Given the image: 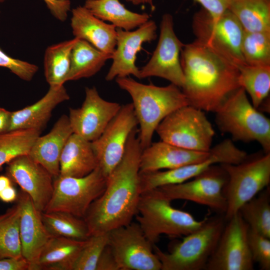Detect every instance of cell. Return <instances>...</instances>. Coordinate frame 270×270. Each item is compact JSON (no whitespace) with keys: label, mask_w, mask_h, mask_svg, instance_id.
I'll return each instance as SVG.
<instances>
[{"label":"cell","mask_w":270,"mask_h":270,"mask_svg":"<svg viewBox=\"0 0 270 270\" xmlns=\"http://www.w3.org/2000/svg\"><path fill=\"white\" fill-rule=\"evenodd\" d=\"M138 131L136 128L130 134L123 158L107 178L105 190L92 203L84 218L90 236L127 225L138 212L142 150Z\"/></svg>","instance_id":"obj_1"},{"label":"cell","mask_w":270,"mask_h":270,"mask_svg":"<svg viewBox=\"0 0 270 270\" xmlns=\"http://www.w3.org/2000/svg\"><path fill=\"white\" fill-rule=\"evenodd\" d=\"M184 84L181 88L189 105L215 112L240 88L238 66L195 40L180 53Z\"/></svg>","instance_id":"obj_2"},{"label":"cell","mask_w":270,"mask_h":270,"mask_svg":"<svg viewBox=\"0 0 270 270\" xmlns=\"http://www.w3.org/2000/svg\"><path fill=\"white\" fill-rule=\"evenodd\" d=\"M116 82L132 98L140 126L138 137L142 150L151 144L158 126L166 116L189 105L182 89L172 84L164 86L152 83L146 84L128 76L117 78Z\"/></svg>","instance_id":"obj_3"},{"label":"cell","mask_w":270,"mask_h":270,"mask_svg":"<svg viewBox=\"0 0 270 270\" xmlns=\"http://www.w3.org/2000/svg\"><path fill=\"white\" fill-rule=\"evenodd\" d=\"M221 132L231 135L232 140L256 141L265 153L270 152V120L255 108L240 87L214 112Z\"/></svg>","instance_id":"obj_4"},{"label":"cell","mask_w":270,"mask_h":270,"mask_svg":"<svg viewBox=\"0 0 270 270\" xmlns=\"http://www.w3.org/2000/svg\"><path fill=\"white\" fill-rule=\"evenodd\" d=\"M136 216L144 236L152 244L162 234L184 236L200 228L206 220H197L190 213L174 208L171 201L156 189L141 194Z\"/></svg>","instance_id":"obj_5"},{"label":"cell","mask_w":270,"mask_h":270,"mask_svg":"<svg viewBox=\"0 0 270 270\" xmlns=\"http://www.w3.org/2000/svg\"><path fill=\"white\" fill-rule=\"evenodd\" d=\"M226 222L224 215L206 218L202 226L184 236L170 252L153 245L162 264L161 270H202L214 252Z\"/></svg>","instance_id":"obj_6"},{"label":"cell","mask_w":270,"mask_h":270,"mask_svg":"<svg viewBox=\"0 0 270 270\" xmlns=\"http://www.w3.org/2000/svg\"><path fill=\"white\" fill-rule=\"evenodd\" d=\"M228 174L224 188L227 208L226 221L237 214L241 206L268 186L270 152L248 156L238 164H220Z\"/></svg>","instance_id":"obj_7"},{"label":"cell","mask_w":270,"mask_h":270,"mask_svg":"<svg viewBox=\"0 0 270 270\" xmlns=\"http://www.w3.org/2000/svg\"><path fill=\"white\" fill-rule=\"evenodd\" d=\"M192 26L195 40L238 68L246 64L241 50L244 30L230 10L214 18L202 8L194 15Z\"/></svg>","instance_id":"obj_8"},{"label":"cell","mask_w":270,"mask_h":270,"mask_svg":"<svg viewBox=\"0 0 270 270\" xmlns=\"http://www.w3.org/2000/svg\"><path fill=\"white\" fill-rule=\"evenodd\" d=\"M156 132L162 141L192 150L209 152L214 130L204 112L190 105L166 116Z\"/></svg>","instance_id":"obj_9"},{"label":"cell","mask_w":270,"mask_h":270,"mask_svg":"<svg viewBox=\"0 0 270 270\" xmlns=\"http://www.w3.org/2000/svg\"><path fill=\"white\" fill-rule=\"evenodd\" d=\"M106 183L107 177L98 166L82 177L58 176L54 178L52 194L44 212H62L84 218Z\"/></svg>","instance_id":"obj_10"},{"label":"cell","mask_w":270,"mask_h":270,"mask_svg":"<svg viewBox=\"0 0 270 270\" xmlns=\"http://www.w3.org/2000/svg\"><path fill=\"white\" fill-rule=\"evenodd\" d=\"M228 178L222 166L215 164L190 180L156 190L171 202L176 200L193 202L224 215L227 204L224 188Z\"/></svg>","instance_id":"obj_11"},{"label":"cell","mask_w":270,"mask_h":270,"mask_svg":"<svg viewBox=\"0 0 270 270\" xmlns=\"http://www.w3.org/2000/svg\"><path fill=\"white\" fill-rule=\"evenodd\" d=\"M248 156L246 152L238 148L232 140L226 139L210 150L209 156L204 160L164 171L140 172V186L141 193L160 187L180 184L190 180L215 164H238Z\"/></svg>","instance_id":"obj_12"},{"label":"cell","mask_w":270,"mask_h":270,"mask_svg":"<svg viewBox=\"0 0 270 270\" xmlns=\"http://www.w3.org/2000/svg\"><path fill=\"white\" fill-rule=\"evenodd\" d=\"M110 246L120 270H161L162 264L138 224L130 222L108 232Z\"/></svg>","instance_id":"obj_13"},{"label":"cell","mask_w":270,"mask_h":270,"mask_svg":"<svg viewBox=\"0 0 270 270\" xmlns=\"http://www.w3.org/2000/svg\"><path fill=\"white\" fill-rule=\"evenodd\" d=\"M227 222L205 270H254L248 242V224L239 212Z\"/></svg>","instance_id":"obj_14"},{"label":"cell","mask_w":270,"mask_h":270,"mask_svg":"<svg viewBox=\"0 0 270 270\" xmlns=\"http://www.w3.org/2000/svg\"><path fill=\"white\" fill-rule=\"evenodd\" d=\"M174 28L172 16H162L156 47L148 63L140 69V79L151 76L164 78L182 88L184 77L180 63V53L184 46Z\"/></svg>","instance_id":"obj_15"},{"label":"cell","mask_w":270,"mask_h":270,"mask_svg":"<svg viewBox=\"0 0 270 270\" xmlns=\"http://www.w3.org/2000/svg\"><path fill=\"white\" fill-rule=\"evenodd\" d=\"M138 124L132 103L126 104L101 135L91 142L98 166L107 178L123 158L129 136Z\"/></svg>","instance_id":"obj_16"},{"label":"cell","mask_w":270,"mask_h":270,"mask_svg":"<svg viewBox=\"0 0 270 270\" xmlns=\"http://www.w3.org/2000/svg\"><path fill=\"white\" fill-rule=\"evenodd\" d=\"M85 94L80 108H70L68 118L73 133L92 142L101 135L122 106L104 100L94 86L86 87Z\"/></svg>","instance_id":"obj_17"},{"label":"cell","mask_w":270,"mask_h":270,"mask_svg":"<svg viewBox=\"0 0 270 270\" xmlns=\"http://www.w3.org/2000/svg\"><path fill=\"white\" fill-rule=\"evenodd\" d=\"M156 22L149 20L135 30L116 28V44L112 55V63L106 76L107 81L130 75L140 79V69L136 64V54L145 42L154 40L157 36Z\"/></svg>","instance_id":"obj_18"},{"label":"cell","mask_w":270,"mask_h":270,"mask_svg":"<svg viewBox=\"0 0 270 270\" xmlns=\"http://www.w3.org/2000/svg\"><path fill=\"white\" fill-rule=\"evenodd\" d=\"M7 164L8 176L30 196L38 210L44 212L54 190L52 175L28 154L16 157Z\"/></svg>","instance_id":"obj_19"},{"label":"cell","mask_w":270,"mask_h":270,"mask_svg":"<svg viewBox=\"0 0 270 270\" xmlns=\"http://www.w3.org/2000/svg\"><path fill=\"white\" fill-rule=\"evenodd\" d=\"M17 198L20 206V236L22 255L28 262L30 270H38L40 252L52 236L43 223L42 212L35 207L30 196L22 191Z\"/></svg>","instance_id":"obj_20"},{"label":"cell","mask_w":270,"mask_h":270,"mask_svg":"<svg viewBox=\"0 0 270 270\" xmlns=\"http://www.w3.org/2000/svg\"><path fill=\"white\" fill-rule=\"evenodd\" d=\"M209 152H200L181 148L164 141L152 142L142 150L140 172H146L170 170L198 162L206 159Z\"/></svg>","instance_id":"obj_21"},{"label":"cell","mask_w":270,"mask_h":270,"mask_svg":"<svg viewBox=\"0 0 270 270\" xmlns=\"http://www.w3.org/2000/svg\"><path fill=\"white\" fill-rule=\"evenodd\" d=\"M70 25L74 38L83 40L98 50L112 54L116 44V28L104 22L84 6L72 10Z\"/></svg>","instance_id":"obj_22"},{"label":"cell","mask_w":270,"mask_h":270,"mask_svg":"<svg viewBox=\"0 0 270 270\" xmlns=\"http://www.w3.org/2000/svg\"><path fill=\"white\" fill-rule=\"evenodd\" d=\"M73 134L68 116H62L47 134L36 139L28 154L53 176H60V160L62 150Z\"/></svg>","instance_id":"obj_23"},{"label":"cell","mask_w":270,"mask_h":270,"mask_svg":"<svg viewBox=\"0 0 270 270\" xmlns=\"http://www.w3.org/2000/svg\"><path fill=\"white\" fill-rule=\"evenodd\" d=\"M69 99V95L64 85L50 86L46 94L36 102L21 110L11 112L8 132L30 129L42 131L54 108Z\"/></svg>","instance_id":"obj_24"},{"label":"cell","mask_w":270,"mask_h":270,"mask_svg":"<svg viewBox=\"0 0 270 270\" xmlns=\"http://www.w3.org/2000/svg\"><path fill=\"white\" fill-rule=\"evenodd\" d=\"M98 166L91 142L72 134L60 155L59 176L82 177L90 174Z\"/></svg>","instance_id":"obj_25"},{"label":"cell","mask_w":270,"mask_h":270,"mask_svg":"<svg viewBox=\"0 0 270 270\" xmlns=\"http://www.w3.org/2000/svg\"><path fill=\"white\" fill-rule=\"evenodd\" d=\"M86 240L52 236L40 252L38 270H73Z\"/></svg>","instance_id":"obj_26"},{"label":"cell","mask_w":270,"mask_h":270,"mask_svg":"<svg viewBox=\"0 0 270 270\" xmlns=\"http://www.w3.org/2000/svg\"><path fill=\"white\" fill-rule=\"evenodd\" d=\"M94 16L111 22L116 28L134 30L150 20L147 13H137L126 8L120 0H86L84 6Z\"/></svg>","instance_id":"obj_27"},{"label":"cell","mask_w":270,"mask_h":270,"mask_svg":"<svg viewBox=\"0 0 270 270\" xmlns=\"http://www.w3.org/2000/svg\"><path fill=\"white\" fill-rule=\"evenodd\" d=\"M112 55L103 52L86 41L78 39L70 56V71L66 82L88 78L98 72Z\"/></svg>","instance_id":"obj_28"},{"label":"cell","mask_w":270,"mask_h":270,"mask_svg":"<svg viewBox=\"0 0 270 270\" xmlns=\"http://www.w3.org/2000/svg\"><path fill=\"white\" fill-rule=\"evenodd\" d=\"M228 10L244 31H270V0H228Z\"/></svg>","instance_id":"obj_29"},{"label":"cell","mask_w":270,"mask_h":270,"mask_svg":"<svg viewBox=\"0 0 270 270\" xmlns=\"http://www.w3.org/2000/svg\"><path fill=\"white\" fill-rule=\"evenodd\" d=\"M78 38L66 40L48 46L44 57V72L50 86L64 85L66 82L72 49Z\"/></svg>","instance_id":"obj_30"},{"label":"cell","mask_w":270,"mask_h":270,"mask_svg":"<svg viewBox=\"0 0 270 270\" xmlns=\"http://www.w3.org/2000/svg\"><path fill=\"white\" fill-rule=\"evenodd\" d=\"M41 216L46 228L52 236L78 240H86L90 236L82 218L62 212H42Z\"/></svg>","instance_id":"obj_31"},{"label":"cell","mask_w":270,"mask_h":270,"mask_svg":"<svg viewBox=\"0 0 270 270\" xmlns=\"http://www.w3.org/2000/svg\"><path fill=\"white\" fill-rule=\"evenodd\" d=\"M240 208L238 212L249 228L270 238V190L266 187Z\"/></svg>","instance_id":"obj_32"},{"label":"cell","mask_w":270,"mask_h":270,"mask_svg":"<svg viewBox=\"0 0 270 270\" xmlns=\"http://www.w3.org/2000/svg\"><path fill=\"white\" fill-rule=\"evenodd\" d=\"M238 68V83L248 92L253 106L258 108L270 91V66L244 64Z\"/></svg>","instance_id":"obj_33"},{"label":"cell","mask_w":270,"mask_h":270,"mask_svg":"<svg viewBox=\"0 0 270 270\" xmlns=\"http://www.w3.org/2000/svg\"><path fill=\"white\" fill-rule=\"evenodd\" d=\"M20 206L16 204L0 215V258H20Z\"/></svg>","instance_id":"obj_34"},{"label":"cell","mask_w":270,"mask_h":270,"mask_svg":"<svg viewBox=\"0 0 270 270\" xmlns=\"http://www.w3.org/2000/svg\"><path fill=\"white\" fill-rule=\"evenodd\" d=\"M42 131L19 130L0 134V167L28 152Z\"/></svg>","instance_id":"obj_35"},{"label":"cell","mask_w":270,"mask_h":270,"mask_svg":"<svg viewBox=\"0 0 270 270\" xmlns=\"http://www.w3.org/2000/svg\"><path fill=\"white\" fill-rule=\"evenodd\" d=\"M241 50L246 64L270 66V31H244Z\"/></svg>","instance_id":"obj_36"},{"label":"cell","mask_w":270,"mask_h":270,"mask_svg":"<svg viewBox=\"0 0 270 270\" xmlns=\"http://www.w3.org/2000/svg\"><path fill=\"white\" fill-rule=\"evenodd\" d=\"M108 242V232L91 235L86 240L73 270H96L98 259Z\"/></svg>","instance_id":"obj_37"},{"label":"cell","mask_w":270,"mask_h":270,"mask_svg":"<svg viewBox=\"0 0 270 270\" xmlns=\"http://www.w3.org/2000/svg\"><path fill=\"white\" fill-rule=\"evenodd\" d=\"M248 242L254 262H258L262 270H270V238L264 236L249 228Z\"/></svg>","instance_id":"obj_38"},{"label":"cell","mask_w":270,"mask_h":270,"mask_svg":"<svg viewBox=\"0 0 270 270\" xmlns=\"http://www.w3.org/2000/svg\"><path fill=\"white\" fill-rule=\"evenodd\" d=\"M0 66L10 70L22 80L30 81L38 70L37 66L13 58L0 48Z\"/></svg>","instance_id":"obj_39"},{"label":"cell","mask_w":270,"mask_h":270,"mask_svg":"<svg viewBox=\"0 0 270 270\" xmlns=\"http://www.w3.org/2000/svg\"><path fill=\"white\" fill-rule=\"evenodd\" d=\"M51 14L58 20L64 22L70 8V0H43Z\"/></svg>","instance_id":"obj_40"},{"label":"cell","mask_w":270,"mask_h":270,"mask_svg":"<svg viewBox=\"0 0 270 270\" xmlns=\"http://www.w3.org/2000/svg\"><path fill=\"white\" fill-rule=\"evenodd\" d=\"M214 18L220 16L228 9V0H194Z\"/></svg>","instance_id":"obj_41"},{"label":"cell","mask_w":270,"mask_h":270,"mask_svg":"<svg viewBox=\"0 0 270 270\" xmlns=\"http://www.w3.org/2000/svg\"><path fill=\"white\" fill-rule=\"evenodd\" d=\"M96 270H120L116 258L108 244L98 259Z\"/></svg>","instance_id":"obj_42"},{"label":"cell","mask_w":270,"mask_h":270,"mask_svg":"<svg viewBox=\"0 0 270 270\" xmlns=\"http://www.w3.org/2000/svg\"><path fill=\"white\" fill-rule=\"evenodd\" d=\"M0 270H30V264L22 256L0 258Z\"/></svg>","instance_id":"obj_43"},{"label":"cell","mask_w":270,"mask_h":270,"mask_svg":"<svg viewBox=\"0 0 270 270\" xmlns=\"http://www.w3.org/2000/svg\"><path fill=\"white\" fill-rule=\"evenodd\" d=\"M11 112L0 108V134L8 132Z\"/></svg>","instance_id":"obj_44"},{"label":"cell","mask_w":270,"mask_h":270,"mask_svg":"<svg viewBox=\"0 0 270 270\" xmlns=\"http://www.w3.org/2000/svg\"><path fill=\"white\" fill-rule=\"evenodd\" d=\"M17 198L16 190L12 185L6 188L0 192V200L6 202H12Z\"/></svg>","instance_id":"obj_45"},{"label":"cell","mask_w":270,"mask_h":270,"mask_svg":"<svg viewBox=\"0 0 270 270\" xmlns=\"http://www.w3.org/2000/svg\"><path fill=\"white\" fill-rule=\"evenodd\" d=\"M11 185V180L8 176H0V192Z\"/></svg>","instance_id":"obj_46"},{"label":"cell","mask_w":270,"mask_h":270,"mask_svg":"<svg viewBox=\"0 0 270 270\" xmlns=\"http://www.w3.org/2000/svg\"><path fill=\"white\" fill-rule=\"evenodd\" d=\"M134 5H140L147 4L149 5L152 10H155V6L154 4V0H126Z\"/></svg>","instance_id":"obj_47"},{"label":"cell","mask_w":270,"mask_h":270,"mask_svg":"<svg viewBox=\"0 0 270 270\" xmlns=\"http://www.w3.org/2000/svg\"><path fill=\"white\" fill-rule=\"evenodd\" d=\"M6 0H0V4H1L2 2H4L6 1Z\"/></svg>","instance_id":"obj_48"}]
</instances>
